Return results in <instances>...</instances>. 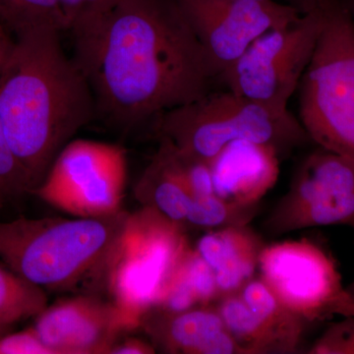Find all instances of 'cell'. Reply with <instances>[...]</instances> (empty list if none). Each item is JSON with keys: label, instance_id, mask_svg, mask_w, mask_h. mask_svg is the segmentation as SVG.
I'll return each instance as SVG.
<instances>
[{"label": "cell", "instance_id": "1", "mask_svg": "<svg viewBox=\"0 0 354 354\" xmlns=\"http://www.w3.org/2000/svg\"><path fill=\"white\" fill-rule=\"evenodd\" d=\"M71 32L95 113L123 129L208 94L216 79L174 0H122Z\"/></svg>", "mask_w": 354, "mask_h": 354}, {"label": "cell", "instance_id": "2", "mask_svg": "<svg viewBox=\"0 0 354 354\" xmlns=\"http://www.w3.org/2000/svg\"><path fill=\"white\" fill-rule=\"evenodd\" d=\"M60 32L46 26L17 32L0 72V122L35 189L95 113L90 85L65 53Z\"/></svg>", "mask_w": 354, "mask_h": 354}, {"label": "cell", "instance_id": "3", "mask_svg": "<svg viewBox=\"0 0 354 354\" xmlns=\"http://www.w3.org/2000/svg\"><path fill=\"white\" fill-rule=\"evenodd\" d=\"M127 216L0 221V259L44 290H70L104 272Z\"/></svg>", "mask_w": 354, "mask_h": 354}, {"label": "cell", "instance_id": "4", "mask_svg": "<svg viewBox=\"0 0 354 354\" xmlns=\"http://www.w3.org/2000/svg\"><path fill=\"white\" fill-rule=\"evenodd\" d=\"M157 128L177 150L208 164L237 140L272 147L281 158L311 141L290 111L278 113L230 90L211 91L165 111Z\"/></svg>", "mask_w": 354, "mask_h": 354}, {"label": "cell", "instance_id": "5", "mask_svg": "<svg viewBox=\"0 0 354 354\" xmlns=\"http://www.w3.org/2000/svg\"><path fill=\"white\" fill-rule=\"evenodd\" d=\"M298 90L299 121L310 140L354 162V21L346 2L328 4Z\"/></svg>", "mask_w": 354, "mask_h": 354}, {"label": "cell", "instance_id": "6", "mask_svg": "<svg viewBox=\"0 0 354 354\" xmlns=\"http://www.w3.org/2000/svg\"><path fill=\"white\" fill-rule=\"evenodd\" d=\"M190 249L185 227L157 209L144 206L127 216L104 272L113 304L137 328Z\"/></svg>", "mask_w": 354, "mask_h": 354}, {"label": "cell", "instance_id": "7", "mask_svg": "<svg viewBox=\"0 0 354 354\" xmlns=\"http://www.w3.org/2000/svg\"><path fill=\"white\" fill-rule=\"evenodd\" d=\"M330 1L256 39L221 76L227 90L278 113L288 111L323 31Z\"/></svg>", "mask_w": 354, "mask_h": 354}, {"label": "cell", "instance_id": "8", "mask_svg": "<svg viewBox=\"0 0 354 354\" xmlns=\"http://www.w3.org/2000/svg\"><path fill=\"white\" fill-rule=\"evenodd\" d=\"M127 180L124 149L92 140L70 141L32 193L76 218L120 214Z\"/></svg>", "mask_w": 354, "mask_h": 354}, {"label": "cell", "instance_id": "9", "mask_svg": "<svg viewBox=\"0 0 354 354\" xmlns=\"http://www.w3.org/2000/svg\"><path fill=\"white\" fill-rule=\"evenodd\" d=\"M330 225L354 230V162L319 147L302 160L264 227L279 236Z\"/></svg>", "mask_w": 354, "mask_h": 354}, {"label": "cell", "instance_id": "10", "mask_svg": "<svg viewBox=\"0 0 354 354\" xmlns=\"http://www.w3.org/2000/svg\"><path fill=\"white\" fill-rule=\"evenodd\" d=\"M216 79L258 38L297 22V7L274 0H174Z\"/></svg>", "mask_w": 354, "mask_h": 354}, {"label": "cell", "instance_id": "11", "mask_svg": "<svg viewBox=\"0 0 354 354\" xmlns=\"http://www.w3.org/2000/svg\"><path fill=\"white\" fill-rule=\"evenodd\" d=\"M258 269L279 301L307 323L334 316L333 306L344 292L337 262L310 239L265 245Z\"/></svg>", "mask_w": 354, "mask_h": 354}, {"label": "cell", "instance_id": "12", "mask_svg": "<svg viewBox=\"0 0 354 354\" xmlns=\"http://www.w3.org/2000/svg\"><path fill=\"white\" fill-rule=\"evenodd\" d=\"M136 328L113 302L81 297L46 307L32 329L53 354H104Z\"/></svg>", "mask_w": 354, "mask_h": 354}, {"label": "cell", "instance_id": "13", "mask_svg": "<svg viewBox=\"0 0 354 354\" xmlns=\"http://www.w3.org/2000/svg\"><path fill=\"white\" fill-rule=\"evenodd\" d=\"M279 160L272 147L232 142L209 162L215 194L230 204L259 206L278 181Z\"/></svg>", "mask_w": 354, "mask_h": 354}, {"label": "cell", "instance_id": "14", "mask_svg": "<svg viewBox=\"0 0 354 354\" xmlns=\"http://www.w3.org/2000/svg\"><path fill=\"white\" fill-rule=\"evenodd\" d=\"M140 327L145 329L155 346L164 353L244 354L218 309L212 305L179 313L153 308L143 317Z\"/></svg>", "mask_w": 354, "mask_h": 354}, {"label": "cell", "instance_id": "15", "mask_svg": "<svg viewBox=\"0 0 354 354\" xmlns=\"http://www.w3.org/2000/svg\"><path fill=\"white\" fill-rule=\"evenodd\" d=\"M265 245L248 225L216 228L203 235L196 251L215 272L220 298L239 292L253 278Z\"/></svg>", "mask_w": 354, "mask_h": 354}, {"label": "cell", "instance_id": "16", "mask_svg": "<svg viewBox=\"0 0 354 354\" xmlns=\"http://www.w3.org/2000/svg\"><path fill=\"white\" fill-rule=\"evenodd\" d=\"M136 195L144 206L157 209L184 227L193 202L196 199L181 183L164 149L160 145L140 177Z\"/></svg>", "mask_w": 354, "mask_h": 354}, {"label": "cell", "instance_id": "17", "mask_svg": "<svg viewBox=\"0 0 354 354\" xmlns=\"http://www.w3.org/2000/svg\"><path fill=\"white\" fill-rule=\"evenodd\" d=\"M239 295L261 321L278 337L286 354L297 353L307 322L286 308L262 279H251Z\"/></svg>", "mask_w": 354, "mask_h": 354}, {"label": "cell", "instance_id": "18", "mask_svg": "<svg viewBox=\"0 0 354 354\" xmlns=\"http://www.w3.org/2000/svg\"><path fill=\"white\" fill-rule=\"evenodd\" d=\"M216 307L244 354H286L278 337L249 308L239 292L221 297Z\"/></svg>", "mask_w": 354, "mask_h": 354}, {"label": "cell", "instance_id": "19", "mask_svg": "<svg viewBox=\"0 0 354 354\" xmlns=\"http://www.w3.org/2000/svg\"><path fill=\"white\" fill-rule=\"evenodd\" d=\"M48 307L44 288L0 264V321L8 326L37 317Z\"/></svg>", "mask_w": 354, "mask_h": 354}, {"label": "cell", "instance_id": "20", "mask_svg": "<svg viewBox=\"0 0 354 354\" xmlns=\"http://www.w3.org/2000/svg\"><path fill=\"white\" fill-rule=\"evenodd\" d=\"M0 21L15 34L46 26L67 30L60 0H0Z\"/></svg>", "mask_w": 354, "mask_h": 354}, {"label": "cell", "instance_id": "21", "mask_svg": "<svg viewBox=\"0 0 354 354\" xmlns=\"http://www.w3.org/2000/svg\"><path fill=\"white\" fill-rule=\"evenodd\" d=\"M34 190L29 172L14 153L0 122V195L7 199L22 196Z\"/></svg>", "mask_w": 354, "mask_h": 354}, {"label": "cell", "instance_id": "22", "mask_svg": "<svg viewBox=\"0 0 354 354\" xmlns=\"http://www.w3.org/2000/svg\"><path fill=\"white\" fill-rule=\"evenodd\" d=\"M186 279L196 297L199 306H208L220 299L215 272L196 249H190L183 261Z\"/></svg>", "mask_w": 354, "mask_h": 354}, {"label": "cell", "instance_id": "23", "mask_svg": "<svg viewBox=\"0 0 354 354\" xmlns=\"http://www.w3.org/2000/svg\"><path fill=\"white\" fill-rule=\"evenodd\" d=\"M310 346L308 354H354V315H341Z\"/></svg>", "mask_w": 354, "mask_h": 354}, {"label": "cell", "instance_id": "24", "mask_svg": "<svg viewBox=\"0 0 354 354\" xmlns=\"http://www.w3.org/2000/svg\"><path fill=\"white\" fill-rule=\"evenodd\" d=\"M183 264L177 270L157 306L153 308L169 313H179L199 306L194 291L184 274Z\"/></svg>", "mask_w": 354, "mask_h": 354}, {"label": "cell", "instance_id": "25", "mask_svg": "<svg viewBox=\"0 0 354 354\" xmlns=\"http://www.w3.org/2000/svg\"><path fill=\"white\" fill-rule=\"evenodd\" d=\"M122 0H60L67 30L87 24L118 6Z\"/></svg>", "mask_w": 354, "mask_h": 354}, {"label": "cell", "instance_id": "26", "mask_svg": "<svg viewBox=\"0 0 354 354\" xmlns=\"http://www.w3.org/2000/svg\"><path fill=\"white\" fill-rule=\"evenodd\" d=\"M0 354H53L32 328L12 335H0Z\"/></svg>", "mask_w": 354, "mask_h": 354}, {"label": "cell", "instance_id": "27", "mask_svg": "<svg viewBox=\"0 0 354 354\" xmlns=\"http://www.w3.org/2000/svg\"><path fill=\"white\" fill-rule=\"evenodd\" d=\"M155 346L138 339H128L122 342H116L111 348V354H153Z\"/></svg>", "mask_w": 354, "mask_h": 354}, {"label": "cell", "instance_id": "28", "mask_svg": "<svg viewBox=\"0 0 354 354\" xmlns=\"http://www.w3.org/2000/svg\"><path fill=\"white\" fill-rule=\"evenodd\" d=\"M6 26L0 21V72L3 69L4 65L10 57L14 44H15V41H13L6 32Z\"/></svg>", "mask_w": 354, "mask_h": 354}, {"label": "cell", "instance_id": "29", "mask_svg": "<svg viewBox=\"0 0 354 354\" xmlns=\"http://www.w3.org/2000/svg\"><path fill=\"white\" fill-rule=\"evenodd\" d=\"M274 1L290 4V6L297 7L302 13H306L322 6L323 4H325L329 0H274Z\"/></svg>", "mask_w": 354, "mask_h": 354}, {"label": "cell", "instance_id": "30", "mask_svg": "<svg viewBox=\"0 0 354 354\" xmlns=\"http://www.w3.org/2000/svg\"><path fill=\"white\" fill-rule=\"evenodd\" d=\"M334 315H354V300L348 297L344 291L342 297L335 302L333 308Z\"/></svg>", "mask_w": 354, "mask_h": 354}, {"label": "cell", "instance_id": "31", "mask_svg": "<svg viewBox=\"0 0 354 354\" xmlns=\"http://www.w3.org/2000/svg\"><path fill=\"white\" fill-rule=\"evenodd\" d=\"M344 290H346V295H348V297L354 300V278L348 286H344Z\"/></svg>", "mask_w": 354, "mask_h": 354}, {"label": "cell", "instance_id": "32", "mask_svg": "<svg viewBox=\"0 0 354 354\" xmlns=\"http://www.w3.org/2000/svg\"><path fill=\"white\" fill-rule=\"evenodd\" d=\"M346 3L348 7L349 11H351V16H353L354 21V0H348Z\"/></svg>", "mask_w": 354, "mask_h": 354}, {"label": "cell", "instance_id": "33", "mask_svg": "<svg viewBox=\"0 0 354 354\" xmlns=\"http://www.w3.org/2000/svg\"><path fill=\"white\" fill-rule=\"evenodd\" d=\"M10 327L11 326L6 325V324L2 323L1 321H0V335H3Z\"/></svg>", "mask_w": 354, "mask_h": 354}, {"label": "cell", "instance_id": "34", "mask_svg": "<svg viewBox=\"0 0 354 354\" xmlns=\"http://www.w3.org/2000/svg\"><path fill=\"white\" fill-rule=\"evenodd\" d=\"M6 198H4L3 196H1V195H0V209L2 208V207H3V203L4 201H6Z\"/></svg>", "mask_w": 354, "mask_h": 354}]
</instances>
